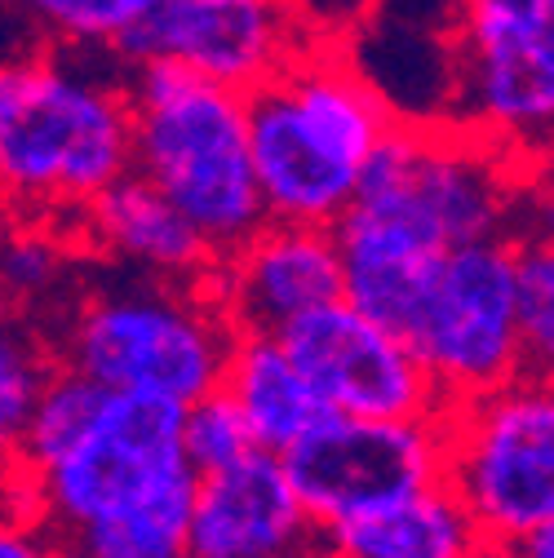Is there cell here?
<instances>
[{"label":"cell","mask_w":554,"mask_h":558,"mask_svg":"<svg viewBox=\"0 0 554 558\" xmlns=\"http://www.w3.org/2000/svg\"><path fill=\"white\" fill-rule=\"evenodd\" d=\"M515 270V324L532 377H550L554 364V248L545 227H528L510 240Z\"/></svg>","instance_id":"obj_23"},{"label":"cell","mask_w":554,"mask_h":558,"mask_svg":"<svg viewBox=\"0 0 554 558\" xmlns=\"http://www.w3.org/2000/svg\"><path fill=\"white\" fill-rule=\"evenodd\" d=\"M191 478L182 461V408L147 395H107L98 422L72 452L23 474L36 501L32 519L62 541H76L94 523L147 506Z\"/></svg>","instance_id":"obj_7"},{"label":"cell","mask_w":554,"mask_h":558,"mask_svg":"<svg viewBox=\"0 0 554 558\" xmlns=\"http://www.w3.org/2000/svg\"><path fill=\"white\" fill-rule=\"evenodd\" d=\"M107 403V390L94 386L89 377L72 373V368H53L40 399H36V412H32V426H27V439H23V452H19V465L23 474H36L45 465H53L62 452H72L89 426L98 422V412Z\"/></svg>","instance_id":"obj_21"},{"label":"cell","mask_w":554,"mask_h":558,"mask_svg":"<svg viewBox=\"0 0 554 558\" xmlns=\"http://www.w3.org/2000/svg\"><path fill=\"white\" fill-rule=\"evenodd\" d=\"M311 536H315V527L293 493L280 457L253 452L227 470L195 478L186 554H195V558H275Z\"/></svg>","instance_id":"obj_14"},{"label":"cell","mask_w":554,"mask_h":558,"mask_svg":"<svg viewBox=\"0 0 554 558\" xmlns=\"http://www.w3.org/2000/svg\"><path fill=\"white\" fill-rule=\"evenodd\" d=\"M404 345L426 368L444 408H461L532 377L515 324L510 240L444 253L404 328Z\"/></svg>","instance_id":"obj_8"},{"label":"cell","mask_w":554,"mask_h":558,"mask_svg":"<svg viewBox=\"0 0 554 558\" xmlns=\"http://www.w3.org/2000/svg\"><path fill=\"white\" fill-rule=\"evenodd\" d=\"M72 257V231L32 218H5V235H0V302H5V311L23 315L27 306L53 298Z\"/></svg>","instance_id":"obj_20"},{"label":"cell","mask_w":554,"mask_h":558,"mask_svg":"<svg viewBox=\"0 0 554 558\" xmlns=\"http://www.w3.org/2000/svg\"><path fill=\"white\" fill-rule=\"evenodd\" d=\"M328 558H479L483 536L448 487H426L373 514L320 532Z\"/></svg>","instance_id":"obj_17"},{"label":"cell","mask_w":554,"mask_h":558,"mask_svg":"<svg viewBox=\"0 0 554 558\" xmlns=\"http://www.w3.org/2000/svg\"><path fill=\"white\" fill-rule=\"evenodd\" d=\"M444 487L483 545L515 549L554 527V390L519 377L444 412Z\"/></svg>","instance_id":"obj_6"},{"label":"cell","mask_w":554,"mask_h":558,"mask_svg":"<svg viewBox=\"0 0 554 558\" xmlns=\"http://www.w3.org/2000/svg\"><path fill=\"white\" fill-rule=\"evenodd\" d=\"M53 541L40 523L0 510V558H49Z\"/></svg>","instance_id":"obj_26"},{"label":"cell","mask_w":554,"mask_h":558,"mask_svg":"<svg viewBox=\"0 0 554 558\" xmlns=\"http://www.w3.org/2000/svg\"><path fill=\"white\" fill-rule=\"evenodd\" d=\"M515 554H519V558H554V527L532 532L523 545H515Z\"/></svg>","instance_id":"obj_27"},{"label":"cell","mask_w":554,"mask_h":558,"mask_svg":"<svg viewBox=\"0 0 554 558\" xmlns=\"http://www.w3.org/2000/svg\"><path fill=\"white\" fill-rule=\"evenodd\" d=\"M453 124L532 173L554 133V14L461 10Z\"/></svg>","instance_id":"obj_10"},{"label":"cell","mask_w":554,"mask_h":558,"mask_svg":"<svg viewBox=\"0 0 554 558\" xmlns=\"http://www.w3.org/2000/svg\"><path fill=\"white\" fill-rule=\"evenodd\" d=\"M218 390L244 416L257 452H270V457H285L324 416L320 399L311 395L306 377L289 360L280 337H266V332H236Z\"/></svg>","instance_id":"obj_16"},{"label":"cell","mask_w":554,"mask_h":558,"mask_svg":"<svg viewBox=\"0 0 554 558\" xmlns=\"http://www.w3.org/2000/svg\"><path fill=\"white\" fill-rule=\"evenodd\" d=\"M49 558H94L89 549H81L76 541H53V554Z\"/></svg>","instance_id":"obj_29"},{"label":"cell","mask_w":554,"mask_h":558,"mask_svg":"<svg viewBox=\"0 0 554 558\" xmlns=\"http://www.w3.org/2000/svg\"><path fill=\"white\" fill-rule=\"evenodd\" d=\"M53 341V360L107 395L195 403L214 395L231 351V324L209 289L129 275L76 298Z\"/></svg>","instance_id":"obj_4"},{"label":"cell","mask_w":554,"mask_h":558,"mask_svg":"<svg viewBox=\"0 0 554 558\" xmlns=\"http://www.w3.org/2000/svg\"><path fill=\"white\" fill-rule=\"evenodd\" d=\"M293 493L315 527H341L360 514L418 497L444 483V416L439 422H320L280 457Z\"/></svg>","instance_id":"obj_9"},{"label":"cell","mask_w":554,"mask_h":558,"mask_svg":"<svg viewBox=\"0 0 554 558\" xmlns=\"http://www.w3.org/2000/svg\"><path fill=\"white\" fill-rule=\"evenodd\" d=\"M377 0H293L302 23L315 32V40H346Z\"/></svg>","instance_id":"obj_25"},{"label":"cell","mask_w":554,"mask_h":558,"mask_svg":"<svg viewBox=\"0 0 554 558\" xmlns=\"http://www.w3.org/2000/svg\"><path fill=\"white\" fill-rule=\"evenodd\" d=\"M479 558H519V554H515V549H497V545H483Z\"/></svg>","instance_id":"obj_30"},{"label":"cell","mask_w":554,"mask_h":558,"mask_svg":"<svg viewBox=\"0 0 554 558\" xmlns=\"http://www.w3.org/2000/svg\"><path fill=\"white\" fill-rule=\"evenodd\" d=\"M49 49H103L116 53L165 0H0Z\"/></svg>","instance_id":"obj_19"},{"label":"cell","mask_w":554,"mask_h":558,"mask_svg":"<svg viewBox=\"0 0 554 558\" xmlns=\"http://www.w3.org/2000/svg\"><path fill=\"white\" fill-rule=\"evenodd\" d=\"M182 558H195V554H182Z\"/></svg>","instance_id":"obj_32"},{"label":"cell","mask_w":554,"mask_h":558,"mask_svg":"<svg viewBox=\"0 0 554 558\" xmlns=\"http://www.w3.org/2000/svg\"><path fill=\"white\" fill-rule=\"evenodd\" d=\"M72 240L98 257L120 262L129 275L160 279V284H209L218 266L214 248L204 244L178 208L137 173L107 186L72 227Z\"/></svg>","instance_id":"obj_15"},{"label":"cell","mask_w":554,"mask_h":558,"mask_svg":"<svg viewBox=\"0 0 554 558\" xmlns=\"http://www.w3.org/2000/svg\"><path fill=\"white\" fill-rule=\"evenodd\" d=\"M315 45L293 0H165L116 45V62H173L182 72L249 98Z\"/></svg>","instance_id":"obj_11"},{"label":"cell","mask_w":554,"mask_h":558,"mask_svg":"<svg viewBox=\"0 0 554 558\" xmlns=\"http://www.w3.org/2000/svg\"><path fill=\"white\" fill-rule=\"evenodd\" d=\"M204 289H209L231 332L280 337L311 311L341 302L333 231L262 222L236 253L218 257Z\"/></svg>","instance_id":"obj_13"},{"label":"cell","mask_w":554,"mask_h":558,"mask_svg":"<svg viewBox=\"0 0 554 558\" xmlns=\"http://www.w3.org/2000/svg\"><path fill=\"white\" fill-rule=\"evenodd\" d=\"M53 368V341L27 315H0V474L19 465L36 399Z\"/></svg>","instance_id":"obj_18"},{"label":"cell","mask_w":554,"mask_h":558,"mask_svg":"<svg viewBox=\"0 0 554 558\" xmlns=\"http://www.w3.org/2000/svg\"><path fill=\"white\" fill-rule=\"evenodd\" d=\"M244 116L266 222L320 231L346 218L369 156L399 124L337 40H315L275 81L253 89Z\"/></svg>","instance_id":"obj_2"},{"label":"cell","mask_w":554,"mask_h":558,"mask_svg":"<svg viewBox=\"0 0 554 558\" xmlns=\"http://www.w3.org/2000/svg\"><path fill=\"white\" fill-rule=\"evenodd\" d=\"M0 315H10V311H5V302H0Z\"/></svg>","instance_id":"obj_31"},{"label":"cell","mask_w":554,"mask_h":558,"mask_svg":"<svg viewBox=\"0 0 554 558\" xmlns=\"http://www.w3.org/2000/svg\"><path fill=\"white\" fill-rule=\"evenodd\" d=\"M280 345L306 377L324 416H356V422H439L448 412L426 368L412 360L408 345L382 324L351 311L346 302H333L289 324L280 332Z\"/></svg>","instance_id":"obj_12"},{"label":"cell","mask_w":554,"mask_h":558,"mask_svg":"<svg viewBox=\"0 0 554 558\" xmlns=\"http://www.w3.org/2000/svg\"><path fill=\"white\" fill-rule=\"evenodd\" d=\"M253 452H257V444L244 426V416L236 412V403L222 390L182 408V461L195 478L227 470V465H236Z\"/></svg>","instance_id":"obj_24"},{"label":"cell","mask_w":554,"mask_h":558,"mask_svg":"<svg viewBox=\"0 0 554 558\" xmlns=\"http://www.w3.org/2000/svg\"><path fill=\"white\" fill-rule=\"evenodd\" d=\"M191 493H195V478L147 506H133L116 519L94 523L89 532L76 536V545L89 549L94 558H182L186 523H191Z\"/></svg>","instance_id":"obj_22"},{"label":"cell","mask_w":554,"mask_h":558,"mask_svg":"<svg viewBox=\"0 0 554 558\" xmlns=\"http://www.w3.org/2000/svg\"><path fill=\"white\" fill-rule=\"evenodd\" d=\"M532 173L457 124H395L360 173L351 208L399 227L431 253L528 231Z\"/></svg>","instance_id":"obj_5"},{"label":"cell","mask_w":554,"mask_h":558,"mask_svg":"<svg viewBox=\"0 0 554 558\" xmlns=\"http://www.w3.org/2000/svg\"><path fill=\"white\" fill-rule=\"evenodd\" d=\"M275 558H328V554H324L320 536H311V541H302V545H293V549H285V554H275Z\"/></svg>","instance_id":"obj_28"},{"label":"cell","mask_w":554,"mask_h":558,"mask_svg":"<svg viewBox=\"0 0 554 558\" xmlns=\"http://www.w3.org/2000/svg\"><path fill=\"white\" fill-rule=\"evenodd\" d=\"M124 94L133 173L178 208L214 257L236 253L266 222L249 160L244 98L173 62L124 66Z\"/></svg>","instance_id":"obj_3"},{"label":"cell","mask_w":554,"mask_h":558,"mask_svg":"<svg viewBox=\"0 0 554 558\" xmlns=\"http://www.w3.org/2000/svg\"><path fill=\"white\" fill-rule=\"evenodd\" d=\"M133 173L124 66L103 49L0 62V214L53 222Z\"/></svg>","instance_id":"obj_1"}]
</instances>
